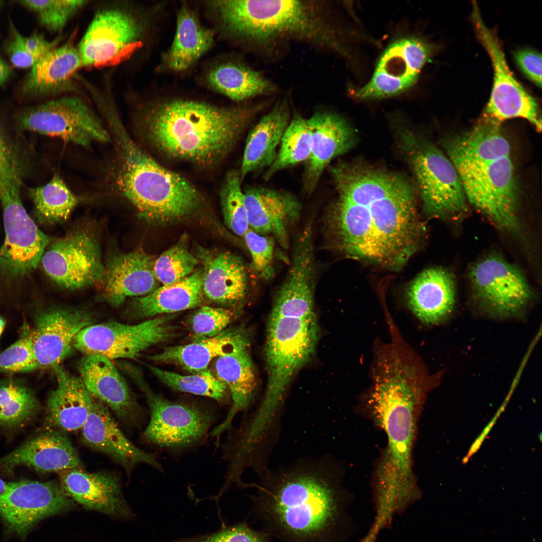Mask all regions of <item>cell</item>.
<instances>
[{
    "instance_id": "cell-1",
    "label": "cell",
    "mask_w": 542,
    "mask_h": 542,
    "mask_svg": "<svg viewBox=\"0 0 542 542\" xmlns=\"http://www.w3.org/2000/svg\"><path fill=\"white\" fill-rule=\"evenodd\" d=\"M331 173L338 194L326 216L331 246L349 258L401 269L425 230L414 184L400 174L358 163L339 164Z\"/></svg>"
},
{
    "instance_id": "cell-2",
    "label": "cell",
    "mask_w": 542,
    "mask_h": 542,
    "mask_svg": "<svg viewBox=\"0 0 542 542\" xmlns=\"http://www.w3.org/2000/svg\"><path fill=\"white\" fill-rule=\"evenodd\" d=\"M321 463H303L257 486L253 510L272 542H344L346 510Z\"/></svg>"
},
{
    "instance_id": "cell-3",
    "label": "cell",
    "mask_w": 542,
    "mask_h": 542,
    "mask_svg": "<svg viewBox=\"0 0 542 542\" xmlns=\"http://www.w3.org/2000/svg\"><path fill=\"white\" fill-rule=\"evenodd\" d=\"M268 100L221 107L173 99L140 112L136 128L151 146L173 158L210 165L224 157Z\"/></svg>"
},
{
    "instance_id": "cell-4",
    "label": "cell",
    "mask_w": 542,
    "mask_h": 542,
    "mask_svg": "<svg viewBox=\"0 0 542 542\" xmlns=\"http://www.w3.org/2000/svg\"><path fill=\"white\" fill-rule=\"evenodd\" d=\"M222 30L257 54L272 58L292 41L343 55V32L326 2L225 0L210 2Z\"/></svg>"
},
{
    "instance_id": "cell-5",
    "label": "cell",
    "mask_w": 542,
    "mask_h": 542,
    "mask_svg": "<svg viewBox=\"0 0 542 542\" xmlns=\"http://www.w3.org/2000/svg\"><path fill=\"white\" fill-rule=\"evenodd\" d=\"M426 385L415 371L399 365L385 367L374 376L372 406L387 439L377 472L378 497L383 505L399 507L416 494L412 452Z\"/></svg>"
},
{
    "instance_id": "cell-6",
    "label": "cell",
    "mask_w": 542,
    "mask_h": 542,
    "mask_svg": "<svg viewBox=\"0 0 542 542\" xmlns=\"http://www.w3.org/2000/svg\"><path fill=\"white\" fill-rule=\"evenodd\" d=\"M115 149L114 177L120 194L141 218L157 225L184 219L201 203L196 189L186 179L163 167L132 138L117 112L105 117Z\"/></svg>"
},
{
    "instance_id": "cell-7",
    "label": "cell",
    "mask_w": 542,
    "mask_h": 542,
    "mask_svg": "<svg viewBox=\"0 0 542 542\" xmlns=\"http://www.w3.org/2000/svg\"><path fill=\"white\" fill-rule=\"evenodd\" d=\"M318 338L314 300L276 297L267 328V380L262 410L276 412L293 377L313 356Z\"/></svg>"
},
{
    "instance_id": "cell-8",
    "label": "cell",
    "mask_w": 542,
    "mask_h": 542,
    "mask_svg": "<svg viewBox=\"0 0 542 542\" xmlns=\"http://www.w3.org/2000/svg\"><path fill=\"white\" fill-rule=\"evenodd\" d=\"M399 149L408 163L425 212L437 218L465 213L466 198L451 161L431 141L401 122H392Z\"/></svg>"
},
{
    "instance_id": "cell-9",
    "label": "cell",
    "mask_w": 542,
    "mask_h": 542,
    "mask_svg": "<svg viewBox=\"0 0 542 542\" xmlns=\"http://www.w3.org/2000/svg\"><path fill=\"white\" fill-rule=\"evenodd\" d=\"M466 198L501 231L518 237L522 226L510 155L453 162Z\"/></svg>"
},
{
    "instance_id": "cell-10",
    "label": "cell",
    "mask_w": 542,
    "mask_h": 542,
    "mask_svg": "<svg viewBox=\"0 0 542 542\" xmlns=\"http://www.w3.org/2000/svg\"><path fill=\"white\" fill-rule=\"evenodd\" d=\"M17 128L52 137L86 149L94 143L111 142L105 124L82 98L66 96L12 114Z\"/></svg>"
},
{
    "instance_id": "cell-11",
    "label": "cell",
    "mask_w": 542,
    "mask_h": 542,
    "mask_svg": "<svg viewBox=\"0 0 542 542\" xmlns=\"http://www.w3.org/2000/svg\"><path fill=\"white\" fill-rule=\"evenodd\" d=\"M147 393L151 415L144 437L170 453L180 454L200 445L217 420L218 414L209 407Z\"/></svg>"
},
{
    "instance_id": "cell-12",
    "label": "cell",
    "mask_w": 542,
    "mask_h": 542,
    "mask_svg": "<svg viewBox=\"0 0 542 542\" xmlns=\"http://www.w3.org/2000/svg\"><path fill=\"white\" fill-rule=\"evenodd\" d=\"M472 19L494 70L490 99L481 119L500 125L508 119L521 117L529 121L540 132L541 120L538 104L513 76L498 38L485 25L476 4H473Z\"/></svg>"
},
{
    "instance_id": "cell-13",
    "label": "cell",
    "mask_w": 542,
    "mask_h": 542,
    "mask_svg": "<svg viewBox=\"0 0 542 542\" xmlns=\"http://www.w3.org/2000/svg\"><path fill=\"white\" fill-rule=\"evenodd\" d=\"M173 318V315H163L134 325L116 322L90 325L77 334L73 346L85 355H99L110 360L132 359L174 336Z\"/></svg>"
},
{
    "instance_id": "cell-14",
    "label": "cell",
    "mask_w": 542,
    "mask_h": 542,
    "mask_svg": "<svg viewBox=\"0 0 542 542\" xmlns=\"http://www.w3.org/2000/svg\"><path fill=\"white\" fill-rule=\"evenodd\" d=\"M40 262L46 275L65 289H81L103 281L105 266L100 246L88 230H74L51 242Z\"/></svg>"
},
{
    "instance_id": "cell-15",
    "label": "cell",
    "mask_w": 542,
    "mask_h": 542,
    "mask_svg": "<svg viewBox=\"0 0 542 542\" xmlns=\"http://www.w3.org/2000/svg\"><path fill=\"white\" fill-rule=\"evenodd\" d=\"M434 51L433 45L417 37L394 40L381 54L370 80L357 88L354 95L360 99L372 100L405 92L416 83Z\"/></svg>"
},
{
    "instance_id": "cell-16",
    "label": "cell",
    "mask_w": 542,
    "mask_h": 542,
    "mask_svg": "<svg viewBox=\"0 0 542 542\" xmlns=\"http://www.w3.org/2000/svg\"><path fill=\"white\" fill-rule=\"evenodd\" d=\"M74 505L59 481L10 482L0 494V515L9 530L19 535H24L41 519Z\"/></svg>"
},
{
    "instance_id": "cell-17",
    "label": "cell",
    "mask_w": 542,
    "mask_h": 542,
    "mask_svg": "<svg viewBox=\"0 0 542 542\" xmlns=\"http://www.w3.org/2000/svg\"><path fill=\"white\" fill-rule=\"evenodd\" d=\"M469 278L477 298L500 315H511L522 309L532 292L524 275L501 256L490 254L470 267Z\"/></svg>"
},
{
    "instance_id": "cell-18",
    "label": "cell",
    "mask_w": 542,
    "mask_h": 542,
    "mask_svg": "<svg viewBox=\"0 0 542 542\" xmlns=\"http://www.w3.org/2000/svg\"><path fill=\"white\" fill-rule=\"evenodd\" d=\"M144 28L135 15L124 10L110 8L97 13L79 44L83 66H95L116 58L140 40Z\"/></svg>"
},
{
    "instance_id": "cell-19",
    "label": "cell",
    "mask_w": 542,
    "mask_h": 542,
    "mask_svg": "<svg viewBox=\"0 0 542 542\" xmlns=\"http://www.w3.org/2000/svg\"><path fill=\"white\" fill-rule=\"evenodd\" d=\"M91 323L88 314L81 311L52 308L37 312L32 342L38 369L59 366L70 353L75 336Z\"/></svg>"
},
{
    "instance_id": "cell-20",
    "label": "cell",
    "mask_w": 542,
    "mask_h": 542,
    "mask_svg": "<svg viewBox=\"0 0 542 542\" xmlns=\"http://www.w3.org/2000/svg\"><path fill=\"white\" fill-rule=\"evenodd\" d=\"M307 119L312 146L310 156L305 162L302 182L304 193L310 195L316 189L329 164L354 147L357 136L349 122L335 112L318 110Z\"/></svg>"
},
{
    "instance_id": "cell-21",
    "label": "cell",
    "mask_w": 542,
    "mask_h": 542,
    "mask_svg": "<svg viewBox=\"0 0 542 542\" xmlns=\"http://www.w3.org/2000/svg\"><path fill=\"white\" fill-rule=\"evenodd\" d=\"M243 193L249 228L261 235H273L287 248L289 229L301 214L297 197L288 191L258 186H249Z\"/></svg>"
},
{
    "instance_id": "cell-22",
    "label": "cell",
    "mask_w": 542,
    "mask_h": 542,
    "mask_svg": "<svg viewBox=\"0 0 542 542\" xmlns=\"http://www.w3.org/2000/svg\"><path fill=\"white\" fill-rule=\"evenodd\" d=\"M155 260L141 249L110 257L105 266L102 281L104 300L118 307L128 297L145 296L159 287L154 272Z\"/></svg>"
},
{
    "instance_id": "cell-23",
    "label": "cell",
    "mask_w": 542,
    "mask_h": 542,
    "mask_svg": "<svg viewBox=\"0 0 542 542\" xmlns=\"http://www.w3.org/2000/svg\"><path fill=\"white\" fill-rule=\"evenodd\" d=\"M78 368L88 391L108 406L120 420L129 424L140 422L141 409L110 359L99 355H86Z\"/></svg>"
},
{
    "instance_id": "cell-24",
    "label": "cell",
    "mask_w": 542,
    "mask_h": 542,
    "mask_svg": "<svg viewBox=\"0 0 542 542\" xmlns=\"http://www.w3.org/2000/svg\"><path fill=\"white\" fill-rule=\"evenodd\" d=\"M81 430L86 445L107 454L128 471L142 463L163 470L157 455L139 448L129 441L119 429L107 407L96 398Z\"/></svg>"
},
{
    "instance_id": "cell-25",
    "label": "cell",
    "mask_w": 542,
    "mask_h": 542,
    "mask_svg": "<svg viewBox=\"0 0 542 542\" xmlns=\"http://www.w3.org/2000/svg\"><path fill=\"white\" fill-rule=\"evenodd\" d=\"M35 152L0 103V203L22 202V189L34 170Z\"/></svg>"
},
{
    "instance_id": "cell-26",
    "label": "cell",
    "mask_w": 542,
    "mask_h": 542,
    "mask_svg": "<svg viewBox=\"0 0 542 542\" xmlns=\"http://www.w3.org/2000/svg\"><path fill=\"white\" fill-rule=\"evenodd\" d=\"M82 465L71 441L58 430L42 433L0 458V467L8 471L25 466L43 473L60 472Z\"/></svg>"
},
{
    "instance_id": "cell-27",
    "label": "cell",
    "mask_w": 542,
    "mask_h": 542,
    "mask_svg": "<svg viewBox=\"0 0 542 542\" xmlns=\"http://www.w3.org/2000/svg\"><path fill=\"white\" fill-rule=\"evenodd\" d=\"M59 482L74 502L86 508L111 515L125 516L129 514L120 482L113 474L74 468L60 472Z\"/></svg>"
},
{
    "instance_id": "cell-28",
    "label": "cell",
    "mask_w": 542,
    "mask_h": 542,
    "mask_svg": "<svg viewBox=\"0 0 542 542\" xmlns=\"http://www.w3.org/2000/svg\"><path fill=\"white\" fill-rule=\"evenodd\" d=\"M292 117L290 96L278 100L249 132L239 170L241 181L250 173L268 168L276 159Z\"/></svg>"
},
{
    "instance_id": "cell-29",
    "label": "cell",
    "mask_w": 542,
    "mask_h": 542,
    "mask_svg": "<svg viewBox=\"0 0 542 542\" xmlns=\"http://www.w3.org/2000/svg\"><path fill=\"white\" fill-rule=\"evenodd\" d=\"M250 342L232 352L217 357L215 377L229 390L231 406L224 420L210 433L217 445L221 435L229 430L235 416L250 404L256 387L254 367L249 350Z\"/></svg>"
},
{
    "instance_id": "cell-30",
    "label": "cell",
    "mask_w": 542,
    "mask_h": 542,
    "mask_svg": "<svg viewBox=\"0 0 542 542\" xmlns=\"http://www.w3.org/2000/svg\"><path fill=\"white\" fill-rule=\"evenodd\" d=\"M410 309L422 321L435 324L444 321L455 303L456 283L453 274L440 267L419 274L407 291Z\"/></svg>"
},
{
    "instance_id": "cell-31",
    "label": "cell",
    "mask_w": 542,
    "mask_h": 542,
    "mask_svg": "<svg viewBox=\"0 0 542 542\" xmlns=\"http://www.w3.org/2000/svg\"><path fill=\"white\" fill-rule=\"evenodd\" d=\"M53 369L57 386L48 398L46 423L60 431L81 429L95 398L86 389L81 378L60 365Z\"/></svg>"
},
{
    "instance_id": "cell-32",
    "label": "cell",
    "mask_w": 542,
    "mask_h": 542,
    "mask_svg": "<svg viewBox=\"0 0 542 542\" xmlns=\"http://www.w3.org/2000/svg\"><path fill=\"white\" fill-rule=\"evenodd\" d=\"M82 66L79 51L72 44L56 47L32 67L18 88V94L28 100L57 93L68 86Z\"/></svg>"
},
{
    "instance_id": "cell-33",
    "label": "cell",
    "mask_w": 542,
    "mask_h": 542,
    "mask_svg": "<svg viewBox=\"0 0 542 542\" xmlns=\"http://www.w3.org/2000/svg\"><path fill=\"white\" fill-rule=\"evenodd\" d=\"M248 342L249 333L245 330L232 329L188 344L165 347L149 358L156 362L178 365L196 373L208 369L213 358L226 355Z\"/></svg>"
},
{
    "instance_id": "cell-34",
    "label": "cell",
    "mask_w": 542,
    "mask_h": 542,
    "mask_svg": "<svg viewBox=\"0 0 542 542\" xmlns=\"http://www.w3.org/2000/svg\"><path fill=\"white\" fill-rule=\"evenodd\" d=\"M204 269H196L175 284L158 287L152 293L134 297L131 313L138 317H151L195 308L202 301Z\"/></svg>"
},
{
    "instance_id": "cell-35",
    "label": "cell",
    "mask_w": 542,
    "mask_h": 542,
    "mask_svg": "<svg viewBox=\"0 0 542 542\" xmlns=\"http://www.w3.org/2000/svg\"><path fill=\"white\" fill-rule=\"evenodd\" d=\"M209 86L231 99L242 102L278 92L277 85L245 62L228 61L214 66L206 75Z\"/></svg>"
},
{
    "instance_id": "cell-36",
    "label": "cell",
    "mask_w": 542,
    "mask_h": 542,
    "mask_svg": "<svg viewBox=\"0 0 542 542\" xmlns=\"http://www.w3.org/2000/svg\"><path fill=\"white\" fill-rule=\"evenodd\" d=\"M176 24L173 41L163 56V63L167 68L179 72L189 68L209 50L214 36L185 5L177 11Z\"/></svg>"
},
{
    "instance_id": "cell-37",
    "label": "cell",
    "mask_w": 542,
    "mask_h": 542,
    "mask_svg": "<svg viewBox=\"0 0 542 542\" xmlns=\"http://www.w3.org/2000/svg\"><path fill=\"white\" fill-rule=\"evenodd\" d=\"M247 287L243 261L232 253H220L210 260L204 269L203 293L214 302L237 304L245 298Z\"/></svg>"
},
{
    "instance_id": "cell-38",
    "label": "cell",
    "mask_w": 542,
    "mask_h": 542,
    "mask_svg": "<svg viewBox=\"0 0 542 542\" xmlns=\"http://www.w3.org/2000/svg\"><path fill=\"white\" fill-rule=\"evenodd\" d=\"M28 194L37 220L45 224L67 220L80 201L57 174L44 185L28 188Z\"/></svg>"
},
{
    "instance_id": "cell-39",
    "label": "cell",
    "mask_w": 542,
    "mask_h": 542,
    "mask_svg": "<svg viewBox=\"0 0 542 542\" xmlns=\"http://www.w3.org/2000/svg\"><path fill=\"white\" fill-rule=\"evenodd\" d=\"M312 136L308 119L295 113L283 135L275 160L267 169L263 178L268 180L281 171L309 159Z\"/></svg>"
},
{
    "instance_id": "cell-40",
    "label": "cell",
    "mask_w": 542,
    "mask_h": 542,
    "mask_svg": "<svg viewBox=\"0 0 542 542\" xmlns=\"http://www.w3.org/2000/svg\"><path fill=\"white\" fill-rule=\"evenodd\" d=\"M40 409L33 390L23 381L9 378L0 381V426L13 428L24 425Z\"/></svg>"
},
{
    "instance_id": "cell-41",
    "label": "cell",
    "mask_w": 542,
    "mask_h": 542,
    "mask_svg": "<svg viewBox=\"0 0 542 542\" xmlns=\"http://www.w3.org/2000/svg\"><path fill=\"white\" fill-rule=\"evenodd\" d=\"M149 367L156 377L174 390L210 397L220 403L227 400L226 386L208 369L184 375L155 366Z\"/></svg>"
},
{
    "instance_id": "cell-42",
    "label": "cell",
    "mask_w": 542,
    "mask_h": 542,
    "mask_svg": "<svg viewBox=\"0 0 542 542\" xmlns=\"http://www.w3.org/2000/svg\"><path fill=\"white\" fill-rule=\"evenodd\" d=\"M241 182L239 170H229L225 176L220 197L226 225L235 234L243 237L249 227Z\"/></svg>"
},
{
    "instance_id": "cell-43",
    "label": "cell",
    "mask_w": 542,
    "mask_h": 542,
    "mask_svg": "<svg viewBox=\"0 0 542 542\" xmlns=\"http://www.w3.org/2000/svg\"><path fill=\"white\" fill-rule=\"evenodd\" d=\"M198 264V259L187 247L178 243L156 259L154 268L160 283L167 286L180 282L192 274Z\"/></svg>"
},
{
    "instance_id": "cell-44",
    "label": "cell",
    "mask_w": 542,
    "mask_h": 542,
    "mask_svg": "<svg viewBox=\"0 0 542 542\" xmlns=\"http://www.w3.org/2000/svg\"><path fill=\"white\" fill-rule=\"evenodd\" d=\"M35 13L40 24L48 30H61L72 16L87 1L78 0L19 1Z\"/></svg>"
},
{
    "instance_id": "cell-45",
    "label": "cell",
    "mask_w": 542,
    "mask_h": 542,
    "mask_svg": "<svg viewBox=\"0 0 542 542\" xmlns=\"http://www.w3.org/2000/svg\"><path fill=\"white\" fill-rule=\"evenodd\" d=\"M36 370L32 329L24 322L19 339L0 353V373L29 372Z\"/></svg>"
},
{
    "instance_id": "cell-46",
    "label": "cell",
    "mask_w": 542,
    "mask_h": 542,
    "mask_svg": "<svg viewBox=\"0 0 542 542\" xmlns=\"http://www.w3.org/2000/svg\"><path fill=\"white\" fill-rule=\"evenodd\" d=\"M233 313L222 308L203 306L190 320L191 329L197 340L213 337L224 330L233 319Z\"/></svg>"
},
{
    "instance_id": "cell-47",
    "label": "cell",
    "mask_w": 542,
    "mask_h": 542,
    "mask_svg": "<svg viewBox=\"0 0 542 542\" xmlns=\"http://www.w3.org/2000/svg\"><path fill=\"white\" fill-rule=\"evenodd\" d=\"M243 237L251 255L252 269L261 278L269 280L274 274V240L250 228Z\"/></svg>"
},
{
    "instance_id": "cell-48",
    "label": "cell",
    "mask_w": 542,
    "mask_h": 542,
    "mask_svg": "<svg viewBox=\"0 0 542 542\" xmlns=\"http://www.w3.org/2000/svg\"><path fill=\"white\" fill-rule=\"evenodd\" d=\"M173 542H272L268 536L245 523L225 527L215 532Z\"/></svg>"
},
{
    "instance_id": "cell-49",
    "label": "cell",
    "mask_w": 542,
    "mask_h": 542,
    "mask_svg": "<svg viewBox=\"0 0 542 542\" xmlns=\"http://www.w3.org/2000/svg\"><path fill=\"white\" fill-rule=\"evenodd\" d=\"M9 24L10 38L5 45V49L11 62L19 68H32L39 60L27 50L23 42V36L12 21Z\"/></svg>"
},
{
    "instance_id": "cell-50",
    "label": "cell",
    "mask_w": 542,
    "mask_h": 542,
    "mask_svg": "<svg viewBox=\"0 0 542 542\" xmlns=\"http://www.w3.org/2000/svg\"><path fill=\"white\" fill-rule=\"evenodd\" d=\"M515 61L525 76L540 88L541 85V54L531 49L518 50L514 55Z\"/></svg>"
},
{
    "instance_id": "cell-51",
    "label": "cell",
    "mask_w": 542,
    "mask_h": 542,
    "mask_svg": "<svg viewBox=\"0 0 542 542\" xmlns=\"http://www.w3.org/2000/svg\"><path fill=\"white\" fill-rule=\"evenodd\" d=\"M11 74L12 70L10 66L0 57V86L6 84Z\"/></svg>"
},
{
    "instance_id": "cell-52",
    "label": "cell",
    "mask_w": 542,
    "mask_h": 542,
    "mask_svg": "<svg viewBox=\"0 0 542 542\" xmlns=\"http://www.w3.org/2000/svg\"><path fill=\"white\" fill-rule=\"evenodd\" d=\"M5 325L6 321L5 319L0 316V338L5 327Z\"/></svg>"
},
{
    "instance_id": "cell-53",
    "label": "cell",
    "mask_w": 542,
    "mask_h": 542,
    "mask_svg": "<svg viewBox=\"0 0 542 542\" xmlns=\"http://www.w3.org/2000/svg\"><path fill=\"white\" fill-rule=\"evenodd\" d=\"M7 483H6L0 478V494H1L4 491V490L7 487Z\"/></svg>"
},
{
    "instance_id": "cell-54",
    "label": "cell",
    "mask_w": 542,
    "mask_h": 542,
    "mask_svg": "<svg viewBox=\"0 0 542 542\" xmlns=\"http://www.w3.org/2000/svg\"><path fill=\"white\" fill-rule=\"evenodd\" d=\"M3 3H4V2H3V1H1V0H0V9H1V7H2V6H3Z\"/></svg>"
}]
</instances>
